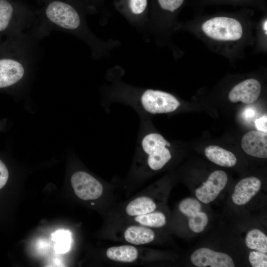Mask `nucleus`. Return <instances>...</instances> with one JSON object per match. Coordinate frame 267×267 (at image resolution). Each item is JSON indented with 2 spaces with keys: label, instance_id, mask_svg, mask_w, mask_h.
Wrapping results in <instances>:
<instances>
[{
  "label": "nucleus",
  "instance_id": "a878e982",
  "mask_svg": "<svg viewBox=\"0 0 267 267\" xmlns=\"http://www.w3.org/2000/svg\"><path fill=\"white\" fill-rule=\"evenodd\" d=\"M37 247L39 251L41 252H45L48 250L49 243L46 240L41 239L37 242Z\"/></svg>",
  "mask_w": 267,
  "mask_h": 267
},
{
  "label": "nucleus",
  "instance_id": "4468645a",
  "mask_svg": "<svg viewBox=\"0 0 267 267\" xmlns=\"http://www.w3.org/2000/svg\"><path fill=\"white\" fill-rule=\"evenodd\" d=\"M106 257L110 260L125 263H132L138 258L137 249L132 245L113 246L106 251Z\"/></svg>",
  "mask_w": 267,
  "mask_h": 267
},
{
  "label": "nucleus",
  "instance_id": "9d476101",
  "mask_svg": "<svg viewBox=\"0 0 267 267\" xmlns=\"http://www.w3.org/2000/svg\"><path fill=\"white\" fill-rule=\"evenodd\" d=\"M241 147L247 154L259 158H267V134L251 131L242 137Z\"/></svg>",
  "mask_w": 267,
  "mask_h": 267
},
{
  "label": "nucleus",
  "instance_id": "b1692460",
  "mask_svg": "<svg viewBox=\"0 0 267 267\" xmlns=\"http://www.w3.org/2000/svg\"><path fill=\"white\" fill-rule=\"evenodd\" d=\"M8 177V171L5 164L0 160V189L5 185Z\"/></svg>",
  "mask_w": 267,
  "mask_h": 267
},
{
  "label": "nucleus",
  "instance_id": "423d86ee",
  "mask_svg": "<svg viewBox=\"0 0 267 267\" xmlns=\"http://www.w3.org/2000/svg\"><path fill=\"white\" fill-rule=\"evenodd\" d=\"M71 183L75 194L83 200H92L99 198L103 193L102 184L90 174L84 171L74 173Z\"/></svg>",
  "mask_w": 267,
  "mask_h": 267
},
{
  "label": "nucleus",
  "instance_id": "20e7f679",
  "mask_svg": "<svg viewBox=\"0 0 267 267\" xmlns=\"http://www.w3.org/2000/svg\"><path fill=\"white\" fill-rule=\"evenodd\" d=\"M170 145L159 134L150 133L143 138L142 147L148 155L147 164L151 169L160 170L170 161L172 155L167 146Z\"/></svg>",
  "mask_w": 267,
  "mask_h": 267
},
{
  "label": "nucleus",
  "instance_id": "1a4fd4ad",
  "mask_svg": "<svg viewBox=\"0 0 267 267\" xmlns=\"http://www.w3.org/2000/svg\"><path fill=\"white\" fill-rule=\"evenodd\" d=\"M261 91L260 83L255 79H248L233 87L229 92L228 98L233 103L240 101L250 104L257 100Z\"/></svg>",
  "mask_w": 267,
  "mask_h": 267
},
{
  "label": "nucleus",
  "instance_id": "6ab92c4d",
  "mask_svg": "<svg viewBox=\"0 0 267 267\" xmlns=\"http://www.w3.org/2000/svg\"><path fill=\"white\" fill-rule=\"evenodd\" d=\"M188 218L189 227L195 233L202 232L208 222L207 215L201 211L195 213Z\"/></svg>",
  "mask_w": 267,
  "mask_h": 267
},
{
  "label": "nucleus",
  "instance_id": "9b49d317",
  "mask_svg": "<svg viewBox=\"0 0 267 267\" xmlns=\"http://www.w3.org/2000/svg\"><path fill=\"white\" fill-rule=\"evenodd\" d=\"M261 185V180L256 177L241 179L235 185L232 194L233 202L239 206L247 204L259 191Z\"/></svg>",
  "mask_w": 267,
  "mask_h": 267
},
{
  "label": "nucleus",
  "instance_id": "2eb2a0df",
  "mask_svg": "<svg viewBox=\"0 0 267 267\" xmlns=\"http://www.w3.org/2000/svg\"><path fill=\"white\" fill-rule=\"evenodd\" d=\"M157 205L154 201L149 197H138L130 202L126 207V214L131 217H135L155 211Z\"/></svg>",
  "mask_w": 267,
  "mask_h": 267
},
{
  "label": "nucleus",
  "instance_id": "7ed1b4c3",
  "mask_svg": "<svg viewBox=\"0 0 267 267\" xmlns=\"http://www.w3.org/2000/svg\"><path fill=\"white\" fill-rule=\"evenodd\" d=\"M203 32L209 38L218 41H236L241 39L243 30L236 19L216 16L206 20L201 26Z\"/></svg>",
  "mask_w": 267,
  "mask_h": 267
},
{
  "label": "nucleus",
  "instance_id": "f8f14e48",
  "mask_svg": "<svg viewBox=\"0 0 267 267\" xmlns=\"http://www.w3.org/2000/svg\"><path fill=\"white\" fill-rule=\"evenodd\" d=\"M124 236L128 242L140 245L152 242L155 239V234L149 227L139 224L127 227L124 231Z\"/></svg>",
  "mask_w": 267,
  "mask_h": 267
},
{
  "label": "nucleus",
  "instance_id": "6e6552de",
  "mask_svg": "<svg viewBox=\"0 0 267 267\" xmlns=\"http://www.w3.org/2000/svg\"><path fill=\"white\" fill-rule=\"evenodd\" d=\"M227 182V176L224 172L215 171L211 174L201 186L196 189V196L201 202L208 204L217 198Z\"/></svg>",
  "mask_w": 267,
  "mask_h": 267
},
{
  "label": "nucleus",
  "instance_id": "393cba45",
  "mask_svg": "<svg viewBox=\"0 0 267 267\" xmlns=\"http://www.w3.org/2000/svg\"><path fill=\"white\" fill-rule=\"evenodd\" d=\"M267 114L263 115L261 117L257 119L255 121V127L258 130L261 132H267Z\"/></svg>",
  "mask_w": 267,
  "mask_h": 267
},
{
  "label": "nucleus",
  "instance_id": "aec40b11",
  "mask_svg": "<svg viewBox=\"0 0 267 267\" xmlns=\"http://www.w3.org/2000/svg\"><path fill=\"white\" fill-rule=\"evenodd\" d=\"M178 208L179 211L188 218L195 213L200 211L201 205L196 199L188 198L180 202Z\"/></svg>",
  "mask_w": 267,
  "mask_h": 267
},
{
  "label": "nucleus",
  "instance_id": "412c9836",
  "mask_svg": "<svg viewBox=\"0 0 267 267\" xmlns=\"http://www.w3.org/2000/svg\"><path fill=\"white\" fill-rule=\"evenodd\" d=\"M249 261L253 267H267V255L265 253L253 251L249 254Z\"/></svg>",
  "mask_w": 267,
  "mask_h": 267
},
{
  "label": "nucleus",
  "instance_id": "ddd939ff",
  "mask_svg": "<svg viewBox=\"0 0 267 267\" xmlns=\"http://www.w3.org/2000/svg\"><path fill=\"white\" fill-rule=\"evenodd\" d=\"M206 157L213 163L224 167H233L237 163L235 155L217 145H210L205 149Z\"/></svg>",
  "mask_w": 267,
  "mask_h": 267
},
{
  "label": "nucleus",
  "instance_id": "c85d7f7f",
  "mask_svg": "<svg viewBox=\"0 0 267 267\" xmlns=\"http://www.w3.org/2000/svg\"></svg>",
  "mask_w": 267,
  "mask_h": 267
},
{
  "label": "nucleus",
  "instance_id": "a211bd4d",
  "mask_svg": "<svg viewBox=\"0 0 267 267\" xmlns=\"http://www.w3.org/2000/svg\"><path fill=\"white\" fill-rule=\"evenodd\" d=\"M52 240L54 242V250L58 254L67 252L71 247V233L68 230L60 229L52 234Z\"/></svg>",
  "mask_w": 267,
  "mask_h": 267
},
{
  "label": "nucleus",
  "instance_id": "f257e3e1",
  "mask_svg": "<svg viewBox=\"0 0 267 267\" xmlns=\"http://www.w3.org/2000/svg\"><path fill=\"white\" fill-rule=\"evenodd\" d=\"M40 39L30 32L0 40V89L18 84L28 68L38 62Z\"/></svg>",
  "mask_w": 267,
  "mask_h": 267
},
{
  "label": "nucleus",
  "instance_id": "39448f33",
  "mask_svg": "<svg viewBox=\"0 0 267 267\" xmlns=\"http://www.w3.org/2000/svg\"><path fill=\"white\" fill-rule=\"evenodd\" d=\"M143 109L151 114L170 113L179 106V101L172 94L158 90L147 89L141 96Z\"/></svg>",
  "mask_w": 267,
  "mask_h": 267
},
{
  "label": "nucleus",
  "instance_id": "4be33fe9",
  "mask_svg": "<svg viewBox=\"0 0 267 267\" xmlns=\"http://www.w3.org/2000/svg\"><path fill=\"white\" fill-rule=\"evenodd\" d=\"M160 6L164 10L174 12L183 4L184 0H157Z\"/></svg>",
  "mask_w": 267,
  "mask_h": 267
},
{
  "label": "nucleus",
  "instance_id": "cd10ccee",
  "mask_svg": "<svg viewBox=\"0 0 267 267\" xmlns=\"http://www.w3.org/2000/svg\"><path fill=\"white\" fill-rule=\"evenodd\" d=\"M267 20H266V21L264 23V30L265 31H266V34L267 35Z\"/></svg>",
  "mask_w": 267,
  "mask_h": 267
},
{
  "label": "nucleus",
  "instance_id": "0eeeda50",
  "mask_svg": "<svg viewBox=\"0 0 267 267\" xmlns=\"http://www.w3.org/2000/svg\"><path fill=\"white\" fill-rule=\"evenodd\" d=\"M190 260L198 267H234L235 265L228 255L203 247L196 250L191 254Z\"/></svg>",
  "mask_w": 267,
  "mask_h": 267
},
{
  "label": "nucleus",
  "instance_id": "f03ea898",
  "mask_svg": "<svg viewBox=\"0 0 267 267\" xmlns=\"http://www.w3.org/2000/svg\"><path fill=\"white\" fill-rule=\"evenodd\" d=\"M38 21L15 13L12 4L7 0H0V40L36 31Z\"/></svg>",
  "mask_w": 267,
  "mask_h": 267
},
{
  "label": "nucleus",
  "instance_id": "5701e85b",
  "mask_svg": "<svg viewBox=\"0 0 267 267\" xmlns=\"http://www.w3.org/2000/svg\"><path fill=\"white\" fill-rule=\"evenodd\" d=\"M147 0H130V7L133 13L138 14L142 13L146 7Z\"/></svg>",
  "mask_w": 267,
  "mask_h": 267
},
{
  "label": "nucleus",
  "instance_id": "dca6fc26",
  "mask_svg": "<svg viewBox=\"0 0 267 267\" xmlns=\"http://www.w3.org/2000/svg\"><path fill=\"white\" fill-rule=\"evenodd\" d=\"M245 243L247 247L251 249L265 253L267 252V237L258 229H252L247 233Z\"/></svg>",
  "mask_w": 267,
  "mask_h": 267
},
{
  "label": "nucleus",
  "instance_id": "f3484780",
  "mask_svg": "<svg viewBox=\"0 0 267 267\" xmlns=\"http://www.w3.org/2000/svg\"><path fill=\"white\" fill-rule=\"evenodd\" d=\"M134 218L136 222L148 227H161L166 224L167 222L165 215L160 212L153 211Z\"/></svg>",
  "mask_w": 267,
  "mask_h": 267
},
{
  "label": "nucleus",
  "instance_id": "bb28decb",
  "mask_svg": "<svg viewBox=\"0 0 267 267\" xmlns=\"http://www.w3.org/2000/svg\"><path fill=\"white\" fill-rule=\"evenodd\" d=\"M243 115L245 118L249 119L253 118L255 116V113L253 109L248 108L244 111Z\"/></svg>",
  "mask_w": 267,
  "mask_h": 267
}]
</instances>
